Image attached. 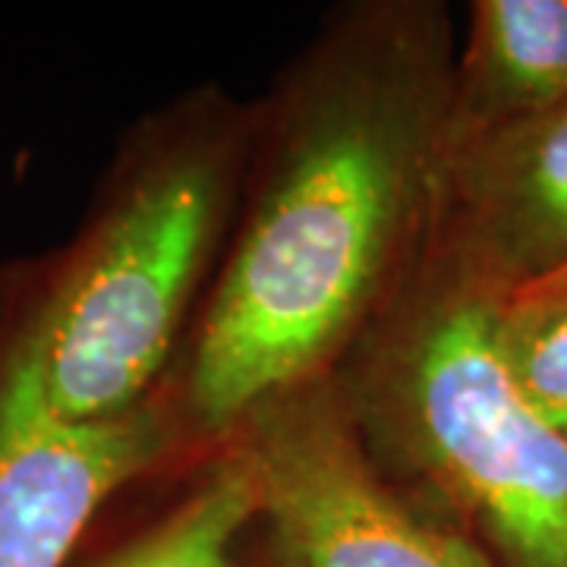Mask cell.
Instances as JSON below:
<instances>
[{
  "label": "cell",
  "mask_w": 567,
  "mask_h": 567,
  "mask_svg": "<svg viewBox=\"0 0 567 567\" xmlns=\"http://www.w3.org/2000/svg\"><path fill=\"white\" fill-rule=\"evenodd\" d=\"M561 275H567V271H561ZM561 275H555V278H561ZM548 281H551V278H548Z\"/></svg>",
  "instance_id": "obj_11"
},
{
  "label": "cell",
  "mask_w": 567,
  "mask_h": 567,
  "mask_svg": "<svg viewBox=\"0 0 567 567\" xmlns=\"http://www.w3.org/2000/svg\"><path fill=\"white\" fill-rule=\"evenodd\" d=\"M259 480L237 435H227L203 476L171 511L82 567H252Z\"/></svg>",
  "instance_id": "obj_8"
},
{
  "label": "cell",
  "mask_w": 567,
  "mask_h": 567,
  "mask_svg": "<svg viewBox=\"0 0 567 567\" xmlns=\"http://www.w3.org/2000/svg\"><path fill=\"white\" fill-rule=\"evenodd\" d=\"M230 435L259 480L256 567H495L379 466L334 372L259 404Z\"/></svg>",
  "instance_id": "obj_4"
},
{
  "label": "cell",
  "mask_w": 567,
  "mask_h": 567,
  "mask_svg": "<svg viewBox=\"0 0 567 567\" xmlns=\"http://www.w3.org/2000/svg\"><path fill=\"white\" fill-rule=\"evenodd\" d=\"M252 140L249 114L193 99L130 148L102 215L13 344L58 420L102 423L152 401Z\"/></svg>",
  "instance_id": "obj_3"
},
{
  "label": "cell",
  "mask_w": 567,
  "mask_h": 567,
  "mask_svg": "<svg viewBox=\"0 0 567 567\" xmlns=\"http://www.w3.org/2000/svg\"><path fill=\"white\" fill-rule=\"evenodd\" d=\"M177 420L148 401L117 420L63 423L25 357L0 375V567H70L107 498L162 464Z\"/></svg>",
  "instance_id": "obj_5"
},
{
  "label": "cell",
  "mask_w": 567,
  "mask_h": 567,
  "mask_svg": "<svg viewBox=\"0 0 567 567\" xmlns=\"http://www.w3.org/2000/svg\"><path fill=\"white\" fill-rule=\"evenodd\" d=\"M492 344L514 391L551 429H567V297H511L492 319Z\"/></svg>",
  "instance_id": "obj_9"
},
{
  "label": "cell",
  "mask_w": 567,
  "mask_h": 567,
  "mask_svg": "<svg viewBox=\"0 0 567 567\" xmlns=\"http://www.w3.org/2000/svg\"><path fill=\"white\" fill-rule=\"evenodd\" d=\"M505 297L435 249L334 369L365 447L495 567H567L565 432L492 344Z\"/></svg>",
  "instance_id": "obj_2"
},
{
  "label": "cell",
  "mask_w": 567,
  "mask_h": 567,
  "mask_svg": "<svg viewBox=\"0 0 567 567\" xmlns=\"http://www.w3.org/2000/svg\"><path fill=\"white\" fill-rule=\"evenodd\" d=\"M252 567H256V558H252Z\"/></svg>",
  "instance_id": "obj_13"
},
{
  "label": "cell",
  "mask_w": 567,
  "mask_h": 567,
  "mask_svg": "<svg viewBox=\"0 0 567 567\" xmlns=\"http://www.w3.org/2000/svg\"><path fill=\"white\" fill-rule=\"evenodd\" d=\"M565 445H567V429H565Z\"/></svg>",
  "instance_id": "obj_12"
},
{
  "label": "cell",
  "mask_w": 567,
  "mask_h": 567,
  "mask_svg": "<svg viewBox=\"0 0 567 567\" xmlns=\"http://www.w3.org/2000/svg\"><path fill=\"white\" fill-rule=\"evenodd\" d=\"M567 102V0H480L454 63L451 140Z\"/></svg>",
  "instance_id": "obj_7"
},
{
  "label": "cell",
  "mask_w": 567,
  "mask_h": 567,
  "mask_svg": "<svg viewBox=\"0 0 567 567\" xmlns=\"http://www.w3.org/2000/svg\"><path fill=\"white\" fill-rule=\"evenodd\" d=\"M546 290V297L551 293V297H567V275H561V278H555V281H548L539 287V293Z\"/></svg>",
  "instance_id": "obj_10"
},
{
  "label": "cell",
  "mask_w": 567,
  "mask_h": 567,
  "mask_svg": "<svg viewBox=\"0 0 567 567\" xmlns=\"http://www.w3.org/2000/svg\"><path fill=\"white\" fill-rule=\"evenodd\" d=\"M454 63L425 7L353 13L268 111L244 224L196 331L183 404L227 439L331 375L432 244Z\"/></svg>",
  "instance_id": "obj_1"
},
{
  "label": "cell",
  "mask_w": 567,
  "mask_h": 567,
  "mask_svg": "<svg viewBox=\"0 0 567 567\" xmlns=\"http://www.w3.org/2000/svg\"><path fill=\"white\" fill-rule=\"evenodd\" d=\"M429 249L505 300L567 271V102L447 136Z\"/></svg>",
  "instance_id": "obj_6"
}]
</instances>
